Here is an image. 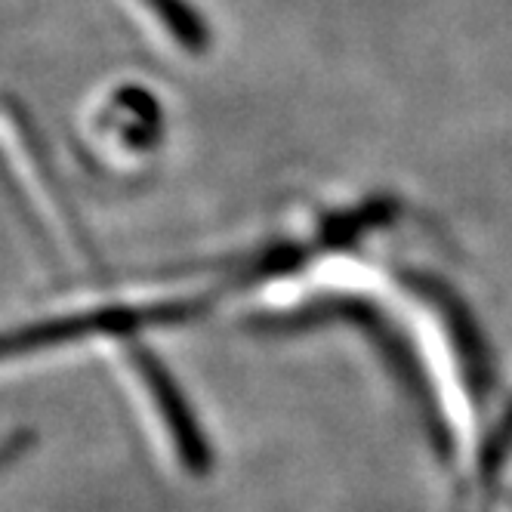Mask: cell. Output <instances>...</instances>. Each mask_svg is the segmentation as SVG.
Returning <instances> with one entry per match:
<instances>
[{"instance_id":"6da1fadb","label":"cell","mask_w":512,"mask_h":512,"mask_svg":"<svg viewBox=\"0 0 512 512\" xmlns=\"http://www.w3.org/2000/svg\"><path fill=\"white\" fill-rule=\"evenodd\" d=\"M494 423L497 426H491V432L482 438L479 460H475V469H479V479L485 485H494L503 466L512 460V401L497 414Z\"/></svg>"}]
</instances>
